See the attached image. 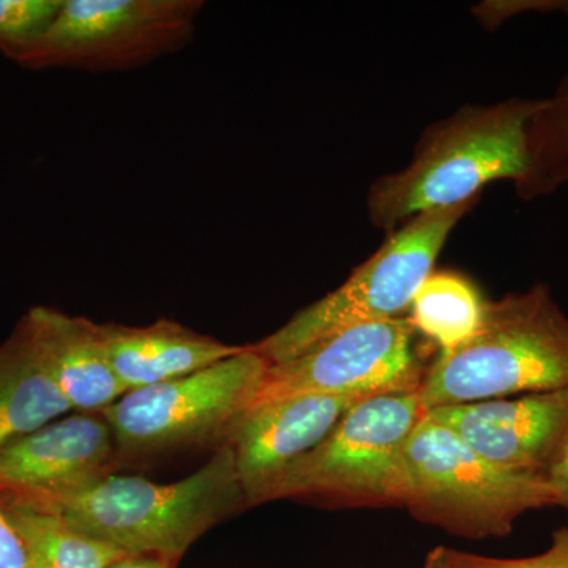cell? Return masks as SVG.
Segmentation results:
<instances>
[{"label": "cell", "instance_id": "cell-20", "mask_svg": "<svg viewBox=\"0 0 568 568\" xmlns=\"http://www.w3.org/2000/svg\"><path fill=\"white\" fill-rule=\"evenodd\" d=\"M443 568H568V526L556 530L551 547L530 558L499 559L439 547Z\"/></svg>", "mask_w": 568, "mask_h": 568}, {"label": "cell", "instance_id": "cell-24", "mask_svg": "<svg viewBox=\"0 0 568 568\" xmlns=\"http://www.w3.org/2000/svg\"><path fill=\"white\" fill-rule=\"evenodd\" d=\"M178 562L173 559L160 558L151 555H125L111 564L110 568H175Z\"/></svg>", "mask_w": 568, "mask_h": 568}, {"label": "cell", "instance_id": "cell-1", "mask_svg": "<svg viewBox=\"0 0 568 568\" xmlns=\"http://www.w3.org/2000/svg\"><path fill=\"white\" fill-rule=\"evenodd\" d=\"M540 99L511 97L495 104H465L418 138L403 170L381 175L366 194V213L392 233L420 213L480 200L496 181H523L528 170V123Z\"/></svg>", "mask_w": 568, "mask_h": 568}, {"label": "cell", "instance_id": "cell-21", "mask_svg": "<svg viewBox=\"0 0 568 568\" xmlns=\"http://www.w3.org/2000/svg\"><path fill=\"white\" fill-rule=\"evenodd\" d=\"M525 11H566L568 13V0H503V2H485L476 10L478 21L484 22L487 28H497L500 22L525 13Z\"/></svg>", "mask_w": 568, "mask_h": 568}, {"label": "cell", "instance_id": "cell-17", "mask_svg": "<svg viewBox=\"0 0 568 568\" xmlns=\"http://www.w3.org/2000/svg\"><path fill=\"white\" fill-rule=\"evenodd\" d=\"M11 525L31 551L33 568H110L125 552L77 532L55 515L0 499Z\"/></svg>", "mask_w": 568, "mask_h": 568}, {"label": "cell", "instance_id": "cell-15", "mask_svg": "<svg viewBox=\"0 0 568 568\" xmlns=\"http://www.w3.org/2000/svg\"><path fill=\"white\" fill-rule=\"evenodd\" d=\"M70 410L22 317L0 346V448Z\"/></svg>", "mask_w": 568, "mask_h": 568}, {"label": "cell", "instance_id": "cell-4", "mask_svg": "<svg viewBox=\"0 0 568 568\" xmlns=\"http://www.w3.org/2000/svg\"><path fill=\"white\" fill-rule=\"evenodd\" d=\"M399 506L457 536L506 537L523 515L556 506V496L547 478L493 465L425 413L403 454Z\"/></svg>", "mask_w": 568, "mask_h": 568}, {"label": "cell", "instance_id": "cell-12", "mask_svg": "<svg viewBox=\"0 0 568 568\" xmlns=\"http://www.w3.org/2000/svg\"><path fill=\"white\" fill-rule=\"evenodd\" d=\"M366 396L301 395L252 406L226 444L246 506L268 503L287 469L328 436L347 410Z\"/></svg>", "mask_w": 568, "mask_h": 568}, {"label": "cell", "instance_id": "cell-16", "mask_svg": "<svg viewBox=\"0 0 568 568\" xmlns=\"http://www.w3.org/2000/svg\"><path fill=\"white\" fill-rule=\"evenodd\" d=\"M487 298L477 284L455 271H433L409 306V323L447 354L469 342L484 321Z\"/></svg>", "mask_w": 568, "mask_h": 568}, {"label": "cell", "instance_id": "cell-5", "mask_svg": "<svg viewBox=\"0 0 568 568\" xmlns=\"http://www.w3.org/2000/svg\"><path fill=\"white\" fill-rule=\"evenodd\" d=\"M478 200L420 213L387 234L338 290L295 313L275 334L252 345L268 365L293 361L310 347L355 325L403 317L414 295L435 271L437 257L459 220Z\"/></svg>", "mask_w": 568, "mask_h": 568}, {"label": "cell", "instance_id": "cell-26", "mask_svg": "<svg viewBox=\"0 0 568 568\" xmlns=\"http://www.w3.org/2000/svg\"><path fill=\"white\" fill-rule=\"evenodd\" d=\"M567 185H568V182H567Z\"/></svg>", "mask_w": 568, "mask_h": 568}, {"label": "cell", "instance_id": "cell-11", "mask_svg": "<svg viewBox=\"0 0 568 568\" xmlns=\"http://www.w3.org/2000/svg\"><path fill=\"white\" fill-rule=\"evenodd\" d=\"M118 447L102 413H80L14 437L0 448V496L39 499L111 476Z\"/></svg>", "mask_w": 568, "mask_h": 568}, {"label": "cell", "instance_id": "cell-9", "mask_svg": "<svg viewBox=\"0 0 568 568\" xmlns=\"http://www.w3.org/2000/svg\"><path fill=\"white\" fill-rule=\"evenodd\" d=\"M405 317L355 325L293 361L268 365L253 405L301 395L373 396L416 392L424 368Z\"/></svg>", "mask_w": 568, "mask_h": 568}, {"label": "cell", "instance_id": "cell-25", "mask_svg": "<svg viewBox=\"0 0 568 568\" xmlns=\"http://www.w3.org/2000/svg\"><path fill=\"white\" fill-rule=\"evenodd\" d=\"M424 568H443L440 567L439 547L428 552Z\"/></svg>", "mask_w": 568, "mask_h": 568}, {"label": "cell", "instance_id": "cell-18", "mask_svg": "<svg viewBox=\"0 0 568 568\" xmlns=\"http://www.w3.org/2000/svg\"><path fill=\"white\" fill-rule=\"evenodd\" d=\"M528 170L515 185L525 201L549 196L568 182V73L558 89L540 99L528 123Z\"/></svg>", "mask_w": 568, "mask_h": 568}, {"label": "cell", "instance_id": "cell-8", "mask_svg": "<svg viewBox=\"0 0 568 568\" xmlns=\"http://www.w3.org/2000/svg\"><path fill=\"white\" fill-rule=\"evenodd\" d=\"M203 0H63L22 69H138L193 39Z\"/></svg>", "mask_w": 568, "mask_h": 568}, {"label": "cell", "instance_id": "cell-23", "mask_svg": "<svg viewBox=\"0 0 568 568\" xmlns=\"http://www.w3.org/2000/svg\"><path fill=\"white\" fill-rule=\"evenodd\" d=\"M547 480L555 491L556 506L564 508L568 515V440L555 465L549 469Z\"/></svg>", "mask_w": 568, "mask_h": 568}, {"label": "cell", "instance_id": "cell-14", "mask_svg": "<svg viewBox=\"0 0 568 568\" xmlns=\"http://www.w3.org/2000/svg\"><path fill=\"white\" fill-rule=\"evenodd\" d=\"M99 335L112 372L126 392L192 375L245 347L226 345L168 320L138 327L99 324Z\"/></svg>", "mask_w": 568, "mask_h": 568}, {"label": "cell", "instance_id": "cell-10", "mask_svg": "<svg viewBox=\"0 0 568 568\" xmlns=\"http://www.w3.org/2000/svg\"><path fill=\"white\" fill-rule=\"evenodd\" d=\"M426 416L493 465L547 478L568 440V388L437 406Z\"/></svg>", "mask_w": 568, "mask_h": 568}, {"label": "cell", "instance_id": "cell-19", "mask_svg": "<svg viewBox=\"0 0 568 568\" xmlns=\"http://www.w3.org/2000/svg\"><path fill=\"white\" fill-rule=\"evenodd\" d=\"M62 6L63 0H0V52L20 62L48 31Z\"/></svg>", "mask_w": 568, "mask_h": 568}, {"label": "cell", "instance_id": "cell-22", "mask_svg": "<svg viewBox=\"0 0 568 568\" xmlns=\"http://www.w3.org/2000/svg\"><path fill=\"white\" fill-rule=\"evenodd\" d=\"M0 568H33L31 551L0 507Z\"/></svg>", "mask_w": 568, "mask_h": 568}, {"label": "cell", "instance_id": "cell-6", "mask_svg": "<svg viewBox=\"0 0 568 568\" xmlns=\"http://www.w3.org/2000/svg\"><path fill=\"white\" fill-rule=\"evenodd\" d=\"M268 362L253 346L192 375L126 392L102 416L119 458L226 444L252 407Z\"/></svg>", "mask_w": 568, "mask_h": 568}, {"label": "cell", "instance_id": "cell-3", "mask_svg": "<svg viewBox=\"0 0 568 568\" xmlns=\"http://www.w3.org/2000/svg\"><path fill=\"white\" fill-rule=\"evenodd\" d=\"M568 388V316L547 284L487 301L469 342L439 353L416 394L425 410Z\"/></svg>", "mask_w": 568, "mask_h": 568}, {"label": "cell", "instance_id": "cell-7", "mask_svg": "<svg viewBox=\"0 0 568 568\" xmlns=\"http://www.w3.org/2000/svg\"><path fill=\"white\" fill-rule=\"evenodd\" d=\"M424 414L416 392L366 396L284 473L268 500L321 497L349 506H399L403 454Z\"/></svg>", "mask_w": 568, "mask_h": 568}, {"label": "cell", "instance_id": "cell-2", "mask_svg": "<svg viewBox=\"0 0 568 568\" xmlns=\"http://www.w3.org/2000/svg\"><path fill=\"white\" fill-rule=\"evenodd\" d=\"M125 555L179 559L222 519L246 506L233 448L223 444L201 469L173 484L111 476L67 495L17 499Z\"/></svg>", "mask_w": 568, "mask_h": 568}, {"label": "cell", "instance_id": "cell-13", "mask_svg": "<svg viewBox=\"0 0 568 568\" xmlns=\"http://www.w3.org/2000/svg\"><path fill=\"white\" fill-rule=\"evenodd\" d=\"M24 321L71 410L103 413L126 394L104 354L99 323L50 306H33Z\"/></svg>", "mask_w": 568, "mask_h": 568}]
</instances>
